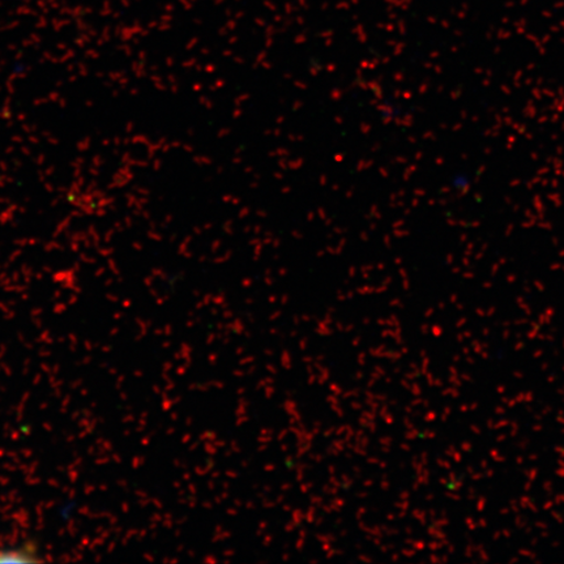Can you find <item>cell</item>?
Returning <instances> with one entry per match:
<instances>
[{"label":"cell","mask_w":564,"mask_h":564,"mask_svg":"<svg viewBox=\"0 0 564 564\" xmlns=\"http://www.w3.org/2000/svg\"><path fill=\"white\" fill-rule=\"evenodd\" d=\"M31 552L26 550H0V562H32Z\"/></svg>","instance_id":"cell-1"}]
</instances>
